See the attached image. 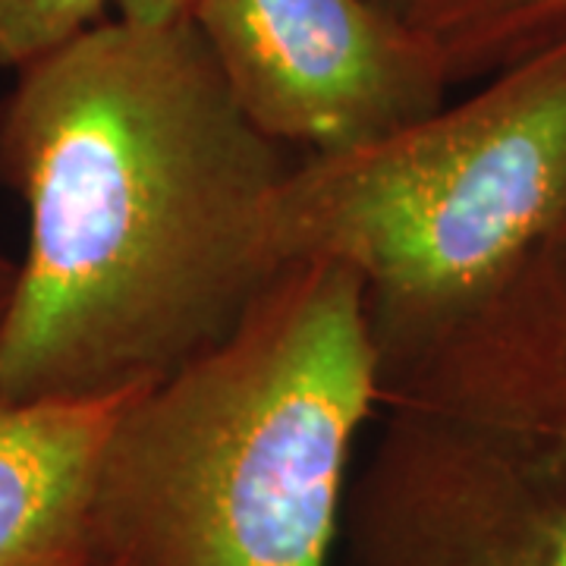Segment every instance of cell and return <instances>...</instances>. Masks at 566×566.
<instances>
[{"mask_svg":"<svg viewBox=\"0 0 566 566\" xmlns=\"http://www.w3.org/2000/svg\"><path fill=\"white\" fill-rule=\"evenodd\" d=\"M416 25L441 48L460 85L566 39V0H424Z\"/></svg>","mask_w":566,"mask_h":566,"instance_id":"cell-7","label":"cell"},{"mask_svg":"<svg viewBox=\"0 0 566 566\" xmlns=\"http://www.w3.org/2000/svg\"><path fill=\"white\" fill-rule=\"evenodd\" d=\"M13 286H17V262L0 252V324L10 308V300H13Z\"/></svg>","mask_w":566,"mask_h":566,"instance_id":"cell-10","label":"cell"},{"mask_svg":"<svg viewBox=\"0 0 566 566\" xmlns=\"http://www.w3.org/2000/svg\"><path fill=\"white\" fill-rule=\"evenodd\" d=\"M192 0H117L114 17L136 22H174L186 20Z\"/></svg>","mask_w":566,"mask_h":566,"instance_id":"cell-9","label":"cell"},{"mask_svg":"<svg viewBox=\"0 0 566 566\" xmlns=\"http://www.w3.org/2000/svg\"><path fill=\"white\" fill-rule=\"evenodd\" d=\"M133 394L80 403L0 400V566L88 564L98 457Z\"/></svg>","mask_w":566,"mask_h":566,"instance_id":"cell-6","label":"cell"},{"mask_svg":"<svg viewBox=\"0 0 566 566\" xmlns=\"http://www.w3.org/2000/svg\"><path fill=\"white\" fill-rule=\"evenodd\" d=\"M290 167L189 17H111L20 70L0 102V182L29 243L0 400H111L223 344L281 274L262 214Z\"/></svg>","mask_w":566,"mask_h":566,"instance_id":"cell-1","label":"cell"},{"mask_svg":"<svg viewBox=\"0 0 566 566\" xmlns=\"http://www.w3.org/2000/svg\"><path fill=\"white\" fill-rule=\"evenodd\" d=\"M340 566H566V233L381 390Z\"/></svg>","mask_w":566,"mask_h":566,"instance_id":"cell-4","label":"cell"},{"mask_svg":"<svg viewBox=\"0 0 566 566\" xmlns=\"http://www.w3.org/2000/svg\"><path fill=\"white\" fill-rule=\"evenodd\" d=\"M189 20L252 126L305 155L385 139L453 88L434 39L378 0H192Z\"/></svg>","mask_w":566,"mask_h":566,"instance_id":"cell-5","label":"cell"},{"mask_svg":"<svg viewBox=\"0 0 566 566\" xmlns=\"http://www.w3.org/2000/svg\"><path fill=\"white\" fill-rule=\"evenodd\" d=\"M117 0H0V70L20 73L111 20Z\"/></svg>","mask_w":566,"mask_h":566,"instance_id":"cell-8","label":"cell"},{"mask_svg":"<svg viewBox=\"0 0 566 566\" xmlns=\"http://www.w3.org/2000/svg\"><path fill=\"white\" fill-rule=\"evenodd\" d=\"M566 233V39L385 139L305 155L262 214L271 271L363 281L381 387Z\"/></svg>","mask_w":566,"mask_h":566,"instance_id":"cell-3","label":"cell"},{"mask_svg":"<svg viewBox=\"0 0 566 566\" xmlns=\"http://www.w3.org/2000/svg\"><path fill=\"white\" fill-rule=\"evenodd\" d=\"M381 7H387V10H394V13H400V17H406V20L416 22V13L422 10L424 0H378Z\"/></svg>","mask_w":566,"mask_h":566,"instance_id":"cell-11","label":"cell"},{"mask_svg":"<svg viewBox=\"0 0 566 566\" xmlns=\"http://www.w3.org/2000/svg\"><path fill=\"white\" fill-rule=\"evenodd\" d=\"M378 409L359 274L334 259L283 268L223 344L126 397L85 566H331Z\"/></svg>","mask_w":566,"mask_h":566,"instance_id":"cell-2","label":"cell"}]
</instances>
